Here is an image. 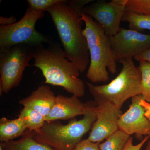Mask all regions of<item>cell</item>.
<instances>
[{
	"label": "cell",
	"instance_id": "6da1fadb",
	"mask_svg": "<svg viewBox=\"0 0 150 150\" xmlns=\"http://www.w3.org/2000/svg\"><path fill=\"white\" fill-rule=\"evenodd\" d=\"M92 0H62L47 12L54 22L67 59L74 63L81 73L90 64L86 39L83 34L81 20L84 7Z\"/></svg>",
	"mask_w": 150,
	"mask_h": 150
},
{
	"label": "cell",
	"instance_id": "7a4b0ae2",
	"mask_svg": "<svg viewBox=\"0 0 150 150\" xmlns=\"http://www.w3.org/2000/svg\"><path fill=\"white\" fill-rule=\"evenodd\" d=\"M33 59V66L40 70L45 78L42 84L62 87L78 98L84 95V83L79 78L80 71L67 59L60 43L52 41L46 47H34Z\"/></svg>",
	"mask_w": 150,
	"mask_h": 150
},
{
	"label": "cell",
	"instance_id": "3957f363",
	"mask_svg": "<svg viewBox=\"0 0 150 150\" xmlns=\"http://www.w3.org/2000/svg\"><path fill=\"white\" fill-rule=\"evenodd\" d=\"M81 20L85 24L83 34L86 39L90 56L87 78L93 83L107 81L108 70L112 74L117 71L109 37L102 26L89 16L83 13Z\"/></svg>",
	"mask_w": 150,
	"mask_h": 150
},
{
	"label": "cell",
	"instance_id": "277c9868",
	"mask_svg": "<svg viewBox=\"0 0 150 150\" xmlns=\"http://www.w3.org/2000/svg\"><path fill=\"white\" fill-rule=\"evenodd\" d=\"M96 105L94 101H90L83 118L74 119L67 124L60 121H46L43 127L33 131V138L54 150H74L96 120L93 109Z\"/></svg>",
	"mask_w": 150,
	"mask_h": 150
},
{
	"label": "cell",
	"instance_id": "5b68a950",
	"mask_svg": "<svg viewBox=\"0 0 150 150\" xmlns=\"http://www.w3.org/2000/svg\"><path fill=\"white\" fill-rule=\"evenodd\" d=\"M118 62L122 65V69L109 83L96 86L86 83L96 103L108 101L121 109L127 100L142 95L141 73L132 59Z\"/></svg>",
	"mask_w": 150,
	"mask_h": 150
},
{
	"label": "cell",
	"instance_id": "8992f818",
	"mask_svg": "<svg viewBox=\"0 0 150 150\" xmlns=\"http://www.w3.org/2000/svg\"><path fill=\"white\" fill-rule=\"evenodd\" d=\"M44 16V12L28 7L18 21L10 25H0V49H9L21 44L34 48L51 43L50 38L35 28L38 21Z\"/></svg>",
	"mask_w": 150,
	"mask_h": 150
},
{
	"label": "cell",
	"instance_id": "52a82bcc",
	"mask_svg": "<svg viewBox=\"0 0 150 150\" xmlns=\"http://www.w3.org/2000/svg\"><path fill=\"white\" fill-rule=\"evenodd\" d=\"M33 58V47L24 44L0 49L1 95L19 85L25 68Z\"/></svg>",
	"mask_w": 150,
	"mask_h": 150
},
{
	"label": "cell",
	"instance_id": "ba28073f",
	"mask_svg": "<svg viewBox=\"0 0 150 150\" xmlns=\"http://www.w3.org/2000/svg\"><path fill=\"white\" fill-rule=\"evenodd\" d=\"M125 11L126 7L121 0L110 2L99 0L84 7L83 13L94 19L102 26L105 34L111 37L121 29L120 23Z\"/></svg>",
	"mask_w": 150,
	"mask_h": 150
},
{
	"label": "cell",
	"instance_id": "9c48e42d",
	"mask_svg": "<svg viewBox=\"0 0 150 150\" xmlns=\"http://www.w3.org/2000/svg\"><path fill=\"white\" fill-rule=\"evenodd\" d=\"M109 38L116 62L132 59L150 47V35L133 30L121 28Z\"/></svg>",
	"mask_w": 150,
	"mask_h": 150
},
{
	"label": "cell",
	"instance_id": "30bf717a",
	"mask_svg": "<svg viewBox=\"0 0 150 150\" xmlns=\"http://www.w3.org/2000/svg\"><path fill=\"white\" fill-rule=\"evenodd\" d=\"M93 109L96 120L88 139L92 142H100L119 129L118 122L123 113L121 108L108 101L98 103Z\"/></svg>",
	"mask_w": 150,
	"mask_h": 150
},
{
	"label": "cell",
	"instance_id": "8fae6325",
	"mask_svg": "<svg viewBox=\"0 0 150 150\" xmlns=\"http://www.w3.org/2000/svg\"><path fill=\"white\" fill-rule=\"evenodd\" d=\"M142 95L131 98L129 109L121 115L118 122V129L131 136L135 134L141 141L143 136L150 137V121L145 115V110L140 104Z\"/></svg>",
	"mask_w": 150,
	"mask_h": 150
},
{
	"label": "cell",
	"instance_id": "7c38bea8",
	"mask_svg": "<svg viewBox=\"0 0 150 150\" xmlns=\"http://www.w3.org/2000/svg\"><path fill=\"white\" fill-rule=\"evenodd\" d=\"M90 101L83 103L77 97L56 96V101L51 111L45 117L46 121L73 119L78 115H84Z\"/></svg>",
	"mask_w": 150,
	"mask_h": 150
},
{
	"label": "cell",
	"instance_id": "4fadbf2b",
	"mask_svg": "<svg viewBox=\"0 0 150 150\" xmlns=\"http://www.w3.org/2000/svg\"><path fill=\"white\" fill-rule=\"evenodd\" d=\"M56 96L49 86L42 84L29 96L21 100L19 103L23 107L36 110L46 117L55 104Z\"/></svg>",
	"mask_w": 150,
	"mask_h": 150
},
{
	"label": "cell",
	"instance_id": "5bb4252c",
	"mask_svg": "<svg viewBox=\"0 0 150 150\" xmlns=\"http://www.w3.org/2000/svg\"><path fill=\"white\" fill-rule=\"evenodd\" d=\"M0 146L4 150H54L35 141L33 137V131L28 129L18 140L1 143Z\"/></svg>",
	"mask_w": 150,
	"mask_h": 150
},
{
	"label": "cell",
	"instance_id": "9a60e30c",
	"mask_svg": "<svg viewBox=\"0 0 150 150\" xmlns=\"http://www.w3.org/2000/svg\"><path fill=\"white\" fill-rule=\"evenodd\" d=\"M27 130L23 121L18 117L12 120L3 117L0 119L1 143L10 142L21 137Z\"/></svg>",
	"mask_w": 150,
	"mask_h": 150
},
{
	"label": "cell",
	"instance_id": "2e32d148",
	"mask_svg": "<svg viewBox=\"0 0 150 150\" xmlns=\"http://www.w3.org/2000/svg\"><path fill=\"white\" fill-rule=\"evenodd\" d=\"M18 118L23 121L27 129L35 131L43 127L46 122L45 117L36 110L23 107L20 112Z\"/></svg>",
	"mask_w": 150,
	"mask_h": 150
},
{
	"label": "cell",
	"instance_id": "e0dca14e",
	"mask_svg": "<svg viewBox=\"0 0 150 150\" xmlns=\"http://www.w3.org/2000/svg\"><path fill=\"white\" fill-rule=\"evenodd\" d=\"M122 21L129 25L130 29L141 32L144 30H150V15H142L125 11Z\"/></svg>",
	"mask_w": 150,
	"mask_h": 150
},
{
	"label": "cell",
	"instance_id": "ac0fdd59",
	"mask_svg": "<svg viewBox=\"0 0 150 150\" xmlns=\"http://www.w3.org/2000/svg\"><path fill=\"white\" fill-rule=\"evenodd\" d=\"M131 136L120 129L115 131L100 144V150H123L129 137Z\"/></svg>",
	"mask_w": 150,
	"mask_h": 150
},
{
	"label": "cell",
	"instance_id": "d6986e66",
	"mask_svg": "<svg viewBox=\"0 0 150 150\" xmlns=\"http://www.w3.org/2000/svg\"><path fill=\"white\" fill-rule=\"evenodd\" d=\"M138 67L141 75L142 95L147 102L150 103V63L140 61Z\"/></svg>",
	"mask_w": 150,
	"mask_h": 150
},
{
	"label": "cell",
	"instance_id": "ffe728a7",
	"mask_svg": "<svg viewBox=\"0 0 150 150\" xmlns=\"http://www.w3.org/2000/svg\"><path fill=\"white\" fill-rule=\"evenodd\" d=\"M126 11L142 15H150V0H121Z\"/></svg>",
	"mask_w": 150,
	"mask_h": 150
},
{
	"label": "cell",
	"instance_id": "44dd1931",
	"mask_svg": "<svg viewBox=\"0 0 150 150\" xmlns=\"http://www.w3.org/2000/svg\"><path fill=\"white\" fill-rule=\"evenodd\" d=\"M62 0H27L28 7L33 10L44 12L60 3Z\"/></svg>",
	"mask_w": 150,
	"mask_h": 150
},
{
	"label": "cell",
	"instance_id": "7402d4cb",
	"mask_svg": "<svg viewBox=\"0 0 150 150\" xmlns=\"http://www.w3.org/2000/svg\"><path fill=\"white\" fill-rule=\"evenodd\" d=\"M100 142H93L88 139L82 140L73 150H100Z\"/></svg>",
	"mask_w": 150,
	"mask_h": 150
},
{
	"label": "cell",
	"instance_id": "603a6c76",
	"mask_svg": "<svg viewBox=\"0 0 150 150\" xmlns=\"http://www.w3.org/2000/svg\"><path fill=\"white\" fill-rule=\"evenodd\" d=\"M150 138V137L149 136L145 137L144 139L138 144L134 145L133 143V138L130 137L126 144L125 145L123 150H141L143 146L146 142L149 141Z\"/></svg>",
	"mask_w": 150,
	"mask_h": 150
},
{
	"label": "cell",
	"instance_id": "cb8c5ba5",
	"mask_svg": "<svg viewBox=\"0 0 150 150\" xmlns=\"http://www.w3.org/2000/svg\"><path fill=\"white\" fill-rule=\"evenodd\" d=\"M134 59L137 61H145L150 63V47L145 51L135 56Z\"/></svg>",
	"mask_w": 150,
	"mask_h": 150
},
{
	"label": "cell",
	"instance_id": "d4e9b609",
	"mask_svg": "<svg viewBox=\"0 0 150 150\" xmlns=\"http://www.w3.org/2000/svg\"><path fill=\"white\" fill-rule=\"evenodd\" d=\"M16 18L13 16L9 17H0V24L1 25H8L14 24L16 22Z\"/></svg>",
	"mask_w": 150,
	"mask_h": 150
},
{
	"label": "cell",
	"instance_id": "484cf974",
	"mask_svg": "<svg viewBox=\"0 0 150 150\" xmlns=\"http://www.w3.org/2000/svg\"><path fill=\"white\" fill-rule=\"evenodd\" d=\"M140 104L144 108L145 115L150 121V103L147 102L143 98L140 101Z\"/></svg>",
	"mask_w": 150,
	"mask_h": 150
},
{
	"label": "cell",
	"instance_id": "4316f807",
	"mask_svg": "<svg viewBox=\"0 0 150 150\" xmlns=\"http://www.w3.org/2000/svg\"><path fill=\"white\" fill-rule=\"evenodd\" d=\"M145 150H150V139L149 140L147 143V144L146 146Z\"/></svg>",
	"mask_w": 150,
	"mask_h": 150
},
{
	"label": "cell",
	"instance_id": "83f0119b",
	"mask_svg": "<svg viewBox=\"0 0 150 150\" xmlns=\"http://www.w3.org/2000/svg\"><path fill=\"white\" fill-rule=\"evenodd\" d=\"M0 150H4L1 146H0Z\"/></svg>",
	"mask_w": 150,
	"mask_h": 150
}]
</instances>
